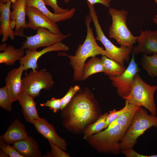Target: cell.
Listing matches in <instances>:
<instances>
[{
	"label": "cell",
	"mask_w": 157,
	"mask_h": 157,
	"mask_svg": "<svg viewBox=\"0 0 157 157\" xmlns=\"http://www.w3.org/2000/svg\"><path fill=\"white\" fill-rule=\"evenodd\" d=\"M61 110L63 126L77 134L83 133L87 125L95 122L101 115L99 105L88 87L81 88Z\"/></svg>",
	"instance_id": "cell-1"
},
{
	"label": "cell",
	"mask_w": 157,
	"mask_h": 157,
	"mask_svg": "<svg viewBox=\"0 0 157 157\" xmlns=\"http://www.w3.org/2000/svg\"><path fill=\"white\" fill-rule=\"evenodd\" d=\"M92 22L89 14L85 16V23L87 28V35L83 44H80L76 50L74 55H66L69 59V64L73 70L74 81H82L83 66L87 59L98 55H106L105 50L99 46L96 42L91 27Z\"/></svg>",
	"instance_id": "cell-2"
},
{
	"label": "cell",
	"mask_w": 157,
	"mask_h": 157,
	"mask_svg": "<svg viewBox=\"0 0 157 157\" xmlns=\"http://www.w3.org/2000/svg\"><path fill=\"white\" fill-rule=\"evenodd\" d=\"M126 132L116 124L90 135L85 140L98 153L119 155L120 153V142Z\"/></svg>",
	"instance_id": "cell-3"
},
{
	"label": "cell",
	"mask_w": 157,
	"mask_h": 157,
	"mask_svg": "<svg viewBox=\"0 0 157 157\" xmlns=\"http://www.w3.org/2000/svg\"><path fill=\"white\" fill-rule=\"evenodd\" d=\"M157 127V116L149 115L141 106L137 110L131 124L120 142L121 149L133 148L138 138L149 128Z\"/></svg>",
	"instance_id": "cell-4"
},
{
	"label": "cell",
	"mask_w": 157,
	"mask_h": 157,
	"mask_svg": "<svg viewBox=\"0 0 157 157\" xmlns=\"http://www.w3.org/2000/svg\"><path fill=\"white\" fill-rule=\"evenodd\" d=\"M157 86L151 85L145 82L137 73L129 94L122 98L125 103L136 106H141L148 109L151 114L156 115L157 108L154 95Z\"/></svg>",
	"instance_id": "cell-5"
},
{
	"label": "cell",
	"mask_w": 157,
	"mask_h": 157,
	"mask_svg": "<svg viewBox=\"0 0 157 157\" xmlns=\"http://www.w3.org/2000/svg\"><path fill=\"white\" fill-rule=\"evenodd\" d=\"M90 16L95 28L96 40L100 42L105 48L107 57L124 65L125 61L128 62L133 48L120 46L118 47L113 43L105 36L99 23L98 16L95 11L94 5L87 2Z\"/></svg>",
	"instance_id": "cell-6"
},
{
	"label": "cell",
	"mask_w": 157,
	"mask_h": 157,
	"mask_svg": "<svg viewBox=\"0 0 157 157\" xmlns=\"http://www.w3.org/2000/svg\"><path fill=\"white\" fill-rule=\"evenodd\" d=\"M108 13L112 19L109 28V37L115 39L120 46L133 47L136 42V37L132 35L126 25L128 12L123 9L119 10L110 8Z\"/></svg>",
	"instance_id": "cell-7"
},
{
	"label": "cell",
	"mask_w": 157,
	"mask_h": 157,
	"mask_svg": "<svg viewBox=\"0 0 157 157\" xmlns=\"http://www.w3.org/2000/svg\"><path fill=\"white\" fill-rule=\"evenodd\" d=\"M54 84L52 76L45 69L32 70L22 78L21 93L35 98L40 95L41 90H49Z\"/></svg>",
	"instance_id": "cell-8"
},
{
	"label": "cell",
	"mask_w": 157,
	"mask_h": 157,
	"mask_svg": "<svg viewBox=\"0 0 157 157\" xmlns=\"http://www.w3.org/2000/svg\"><path fill=\"white\" fill-rule=\"evenodd\" d=\"M36 30V33L33 35H24L26 39L23 43L21 48L24 49L37 50L40 47H47L61 42L71 35L70 34H55L44 28H39Z\"/></svg>",
	"instance_id": "cell-9"
},
{
	"label": "cell",
	"mask_w": 157,
	"mask_h": 157,
	"mask_svg": "<svg viewBox=\"0 0 157 157\" xmlns=\"http://www.w3.org/2000/svg\"><path fill=\"white\" fill-rule=\"evenodd\" d=\"M135 55L132 53L129 64L124 72L120 76H108L113 86L116 88L118 95L122 98L129 94L135 74L140 71L135 60Z\"/></svg>",
	"instance_id": "cell-10"
},
{
	"label": "cell",
	"mask_w": 157,
	"mask_h": 157,
	"mask_svg": "<svg viewBox=\"0 0 157 157\" xmlns=\"http://www.w3.org/2000/svg\"><path fill=\"white\" fill-rule=\"evenodd\" d=\"M26 16L28 18L26 29L30 28L35 30L39 28H44L53 33L62 34L56 23L52 21L36 8L26 6Z\"/></svg>",
	"instance_id": "cell-11"
},
{
	"label": "cell",
	"mask_w": 157,
	"mask_h": 157,
	"mask_svg": "<svg viewBox=\"0 0 157 157\" xmlns=\"http://www.w3.org/2000/svg\"><path fill=\"white\" fill-rule=\"evenodd\" d=\"M69 50L68 46L61 42L46 47L39 51L37 50L26 49L25 54L19 60V63L23 66L25 71L31 69L32 71H35L39 67L37 64L38 60L42 55L52 51H67Z\"/></svg>",
	"instance_id": "cell-12"
},
{
	"label": "cell",
	"mask_w": 157,
	"mask_h": 157,
	"mask_svg": "<svg viewBox=\"0 0 157 157\" xmlns=\"http://www.w3.org/2000/svg\"><path fill=\"white\" fill-rule=\"evenodd\" d=\"M139 36L136 37L138 44L133 48L134 55L141 53L147 55L157 54V29L153 31L147 29L141 30Z\"/></svg>",
	"instance_id": "cell-13"
},
{
	"label": "cell",
	"mask_w": 157,
	"mask_h": 157,
	"mask_svg": "<svg viewBox=\"0 0 157 157\" xmlns=\"http://www.w3.org/2000/svg\"><path fill=\"white\" fill-rule=\"evenodd\" d=\"M37 131L48 141H50L63 150H66L67 143L64 139L56 132L53 126L48 122L44 118L33 119L31 122Z\"/></svg>",
	"instance_id": "cell-14"
},
{
	"label": "cell",
	"mask_w": 157,
	"mask_h": 157,
	"mask_svg": "<svg viewBox=\"0 0 157 157\" xmlns=\"http://www.w3.org/2000/svg\"><path fill=\"white\" fill-rule=\"evenodd\" d=\"M26 0H17L13 3V11L10 12L11 26L13 29L15 28V35L24 36L23 32L26 29Z\"/></svg>",
	"instance_id": "cell-15"
},
{
	"label": "cell",
	"mask_w": 157,
	"mask_h": 157,
	"mask_svg": "<svg viewBox=\"0 0 157 157\" xmlns=\"http://www.w3.org/2000/svg\"><path fill=\"white\" fill-rule=\"evenodd\" d=\"M24 71L23 66L20 65L18 68L13 69L9 72L5 78V85L12 103L18 101L21 93L22 76Z\"/></svg>",
	"instance_id": "cell-16"
},
{
	"label": "cell",
	"mask_w": 157,
	"mask_h": 157,
	"mask_svg": "<svg viewBox=\"0 0 157 157\" xmlns=\"http://www.w3.org/2000/svg\"><path fill=\"white\" fill-rule=\"evenodd\" d=\"M11 2L8 1L6 3L0 2V34L2 35L1 42H6L9 38L14 40L15 31L11 26L10 8Z\"/></svg>",
	"instance_id": "cell-17"
},
{
	"label": "cell",
	"mask_w": 157,
	"mask_h": 157,
	"mask_svg": "<svg viewBox=\"0 0 157 157\" xmlns=\"http://www.w3.org/2000/svg\"><path fill=\"white\" fill-rule=\"evenodd\" d=\"M12 146L23 157H41L42 153L37 142L32 136L15 142Z\"/></svg>",
	"instance_id": "cell-18"
},
{
	"label": "cell",
	"mask_w": 157,
	"mask_h": 157,
	"mask_svg": "<svg viewBox=\"0 0 157 157\" xmlns=\"http://www.w3.org/2000/svg\"><path fill=\"white\" fill-rule=\"evenodd\" d=\"M24 125L18 119H15L9 126L5 133L0 135V139L6 143L12 144L17 141L28 137Z\"/></svg>",
	"instance_id": "cell-19"
},
{
	"label": "cell",
	"mask_w": 157,
	"mask_h": 157,
	"mask_svg": "<svg viewBox=\"0 0 157 157\" xmlns=\"http://www.w3.org/2000/svg\"><path fill=\"white\" fill-rule=\"evenodd\" d=\"M26 6L36 8L48 17L52 21L57 23L72 18L76 11L72 8L67 12L61 14H56L51 12L47 7L44 0H26Z\"/></svg>",
	"instance_id": "cell-20"
},
{
	"label": "cell",
	"mask_w": 157,
	"mask_h": 157,
	"mask_svg": "<svg viewBox=\"0 0 157 157\" xmlns=\"http://www.w3.org/2000/svg\"><path fill=\"white\" fill-rule=\"evenodd\" d=\"M34 98L28 94L21 93L18 99L21 106L25 119L27 122L30 123L33 119L40 118Z\"/></svg>",
	"instance_id": "cell-21"
},
{
	"label": "cell",
	"mask_w": 157,
	"mask_h": 157,
	"mask_svg": "<svg viewBox=\"0 0 157 157\" xmlns=\"http://www.w3.org/2000/svg\"><path fill=\"white\" fill-rule=\"evenodd\" d=\"M25 54V49L16 48L12 45L7 46L3 52L0 53V63L11 66L20 60Z\"/></svg>",
	"instance_id": "cell-22"
},
{
	"label": "cell",
	"mask_w": 157,
	"mask_h": 157,
	"mask_svg": "<svg viewBox=\"0 0 157 157\" xmlns=\"http://www.w3.org/2000/svg\"><path fill=\"white\" fill-rule=\"evenodd\" d=\"M101 59L104 68L103 72L106 75L118 76L121 75L126 69L124 65L105 56H102Z\"/></svg>",
	"instance_id": "cell-23"
},
{
	"label": "cell",
	"mask_w": 157,
	"mask_h": 157,
	"mask_svg": "<svg viewBox=\"0 0 157 157\" xmlns=\"http://www.w3.org/2000/svg\"><path fill=\"white\" fill-rule=\"evenodd\" d=\"M104 71V66L101 58L96 56L91 57L83 66L82 80H85L91 75L103 72Z\"/></svg>",
	"instance_id": "cell-24"
},
{
	"label": "cell",
	"mask_w": 157,
	"mask_h": 157,
	"mask_svg": "<svg viewBox=\"0 0 157 157\" xmlns=\"http://www.w3.org/2000/svg\"><path fill=\"white\" fill-rule=\"evenodd\" d=\"M108 114L107 112L101 115L96 121L86 126L83 131V139L85 140L90 136L98 133L104 129Z\"/></svg>",
	"instance_id": "cell-25"
},
{
	"label": "cell",
	"mask_w": 157,
	"mask_h": 157,
	"mask_svg": "<svg viewBox=\"0 0 157 157\" xmlns=\"http://www.w3.org/2000/svg\"><path fill=\"white\" fill-rule=\"evenodd\" d=\"M142 56L140 63L143 69L152 78L157 76V54L150 56L143 54Z\"/></svg>",
	"instance_id": "cell-26"
},
{
	"label": "cell",
	"mask_w": 157,
	"mask_h": 157,
	"mask_svg": "<svg viewBox=\"0 0 157 157\" xmlns=\"http://www.w3.org/2000/svg\"><path fill=\"white\" fill-rule=\"evenodd\" d=\"M139 106H136L133 109L122 113L112 122L108 127H111L117 124L127 131L131 124L136 111Z\"/></svg>",
	"instance_id": "cell-27"
},
{
	"label": "cell",
	"mask_w": 157,
	"mask_h": 157,
	"mask_svg": "<svg viewBox=\"0 0 157 157\" xmlns=\"http://www.w3.org/2000/svg\"><path fill=\"white\" fill-rule=\"evenodd\" d=\"M136 106L133 104L125 103V106L122 109L119 110L114 109L110 111L107 117L104 129L107 128L110 124L120 115L133 109Z\"/></svg>",
	"instance_id": "cell-28"
},
{
	"label": "cell",
	"mask_w": 157,
	"mask_h": 157,
	"mask_svg": "<svg viewBox=\"0 0 157 157\" xmlns=\"http://www.w3.org/2000/svg\"><path fill=\"white\" fill-rule=\"evenodd\" d=\"M6 86L0 88V106L7 111L11 112L12 108V103Z\"/></svg>",
	"instance_id": "cell-29"
},
{
	"label": "cell",
	"mask_w": 157,
	"mask_h": 157,
	"mask_svg": "<svg viewBox=\"0 0 157 157\" xmlns=\"http://www.w3.org/2000/svg\"><path fill=\"white\" fill-rule=\"evenodd\" d=\"M51 148L50 152L47 151L44 157H70L69 154L50 141H48Z\"/></svg>",
	"instance_id": "cell-30"
},
{
	"label": "cell",
	"mask_w": 157,
	"mask_h": 157,
	"mask_svg": "<svg viewBox=\"0 0 157 157\" xmlns=\"http://www.w3.org/2000/svg\"><path fill=\"white\" fill-rule=\"evenodd\" d=\"M81 89L78 85L71 86L65 95L61 99V106L60 110L63 109L69 102L74 95Z\"/></svg>",
	"instance_id": "cell-31"
},
{
	"label": "cell",
	"mask_w": 157,
	"mask_h": 157,
	"mask_svg": "<svg viewBox=\"0 0 157 157\" xmlns=\"http://www.w3.org/2000/svg\"><path fill=\"white\" fill-rule=\"evenodd\" d=\"M40 106L42 107H49L50 109L52 110L54 113H56L61 109V99L52 98L46 102L40 104Z\"/></svg>",
	"instance_id": "cell-32"
},
{
	"label": "cell",
	"mask_w": 157,
	"mask_h": 157,
	"mask_svg": "<svg viewBox=\"0 0 157 157\" xmlns=\"http://www.w3.org/2000/svg\"><path fill=\"white\" fill-rule=\"evenodd\" d=\"M0 139L1 149L3 150L10 157H23L12 146L10 145Z\"/></svg>",
	"instance_id": "cell-33"
},
{
	"label": "cell",
	"mask_w": 157,
	"mask_h": 157,
	"mask_svg": "<svg viewBox=\"0 0 157 157\" xmlns=\"http://www.w3.org/2000/svg\"><path fill=\"white\" fill-rule=\"evenodd\" d=\"M46 5H47L53 9L54 13L56 14H61L65 13L69 10L64 9L60 7L58 5L57 0H44Z\"/></svg>",
	"instance_id": "cell-34"
},
{
	"label": "cell",
	"mask_w": 157,
	"mask_h": 157,
	"mask_svg": "<svg viewBox=\"0 0 157 157\" xmlns=\"http://www.w3.org/2000/svg\"><path fill=\"white\" fill-rule=\"evenodd\" d=\"M120 153L126 157H149V156L143 155L137 153L133 148L121 149Z\"/></svg>",
	"instance_id": "cell-35"
},
{
	"label": "cell",
	"mask_w": 157,
	"mask_h": 157,
	"mask_svg": "<svg viewBox=\"0 0 157 157\" xmlns=\"http://www.w3.org/2000/svg\"><path fill=\"white\" fill-rule=\"evenodd\" d=\"M91 4L99 3L103 5L107 8H109L112 0H87Z\"/></svg>",
	"instance_id": "cell-36"
},
{
	"label": "cell",
	"mask_w": 157,
	"mask_h": 157,
	"mask_svg": "<svg viewBox=\"0 0 157 157\" xmlns=\"http://www.w3.org/2000/svg\"><path fill=\"white\" fill-rule=\"evenodd\" d=\"M0 157H9L8 155L2 149H1L0 151Z\"/></svg>",
	"instance_id": "cell-37"
},
{
	"label": "cell",
	"mask_w": 157,
	"mask_h": 157,
	"mask_svg": "<svg viewBox=\"0 0 157 157\" xmlns=\"http://www.w3.org/2000/svg\"><path fill=\"white\" fill-rule=\"evenodd\" d=\"M7 46L6 43H3L0 45V51H4Z\"/></svg>",
	"instance_id": "cell-38"
},
{
	"label": "cell",
	"mask_w": 157,
	"mask_h": 157,
	"mask_svg": "<svg viewBox=\"0 0 157 157\" xmlns=\"http://www.w3.org/2000/svg\"><path fill=\"white\" fill-rule=\"evenodd\" d=\"M156 3L157 4V0H154ZM153 20H155L157 21V15H155V17H154L153 18Z\"/></svg>",
	"instance_id": "cell-39"
},
{
	"label": "cell",
	"mask_w": 157,
	"mask_h": 157,
	"mask_svg": "<svg viewBox=\"0 0 157 157\" xmlns=\"http://www.w3.org/2000/svg\"><path fill=\"white\" fill-rule=\"evenodd\" d=\"M8 1V0H0V2L6 3Z\"/></svg>",
	"instance_id": "cell-40"
},
{
	"label": "cell",
	"mask_w": 157,
	"mask_h": 157,
	"mask_svg": "<svg viewBox=\"0 0 157 157\" xmlns=\"http://www.w3.org/2000/svg\"><path fill=\"white\" fill-rule=\"evenodd\" d=\"M17 0H8V1H10L11 2L13 3H15L16 1Z\"/></svg>",
	"instance_id": "cell-41"
},
{
	"label": "cell",
	"mask_w": 157,
	"mask_h": 157,
	"mask_svg": "<svg viewBox=\"0 0 157 157\" xmlns=\"http://www.w3.org/2000/svg\"><path fill=\"white\" fill-rule=\"evenodd\" d=\"M64 1L65 3H68L70 0H64Z\"/></svg>",
	"instance_id": "cell-42"
},
{
	"label": "cell",
	"mask_w": 157,
	"mask_h": 157,
	"mask_svg": "<svg viewBox=\"0 0 157 157\" xmlns=\"http://www.w3.org/2000/svg\"><path fill=\"white\" fill-rule=\"evenodd\" d=\"M154 22V23L155 24H157V21L155 20H153Z\"/></svg>",
	"instance_id": "cell-43"
}]
</instances>
